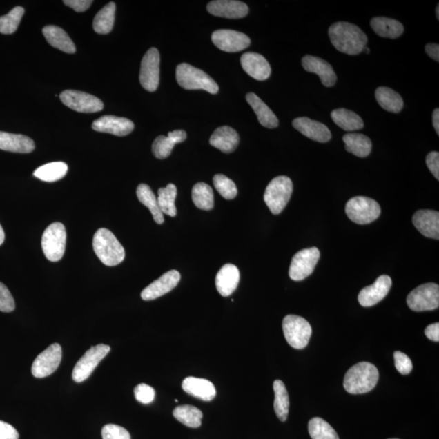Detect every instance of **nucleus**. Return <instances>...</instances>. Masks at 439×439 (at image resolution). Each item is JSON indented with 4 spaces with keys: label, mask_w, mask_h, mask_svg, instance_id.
<instances>
[{
    "label": "nucleus",
    "mask_w": 439,
    "mask_h": 439,
    "mask_svg": "<svg viewBox=\"0 0 439 439\" xmlns=\"http://www.w3.org/2000/svg\"><path fill=\"white\" fill-rule=\"evenodd\" d=\"M331 118L335 124L345 131H355L363 129L362 118L358 114L346 108L333 110Z\"/></svg>",
    "instance_id": "obj_32"
},
{
    "label": "nucleus",
    "mask_w": 439,
    "mask_h": 439,
    "mask_svg": "<svg viewBox=\"0 0 439 439\" xmlns=\"http://www.w3.org/2000/svg\"><path fill=\"white\" fill-rule=\"evenodd\" d=\"M159 63V53L155 48L149 49L142 59L139 81L142 86L150 92H153L158 88Z\"/></svg>",
    "instance_id": "obj_13"
},
{
    "label": "nucleus",
    "mask_w": 439,
    "mask_h": 439,
    "mask_svg": "<svg viewBox=\"0 0 439 439\" xmlns=\"http://www.w3.org/2000/svg\"><path fill=\"white\" fill-rule=\"evenodd\" d=\"M192 200L198 208L210 211L214 207V194L212 187L204 182H199L192 189Z\"/></svg>",
    "instance_id": "obj_39"
},
{
    "label": "nucleus",
    "mask_w": 439,
    "mask_h": 439,
    "mask_svg": "<svg viewBox=\"0 0 439 439\" xmlns=\"http://www.w3.org/2000/svg\"><path fill=\"white\" fill-rule=\"evenodd\" d=\"M392 286L391 278L387 275L378 277L373 285L366 286L360 292L359 303L363 307L368 308L376 305L388 295Z\"/></svg>",
    "instance_id": "obj_17"
},
{
    "label": "nucleus",
    "mask_w": 439,
    "mask_h": 439,
    "mask_svg": "<svg viewBox=\"0 0 439 439\" xmlns=\"http://www.w3.org/2000/svg\"><path fill=\"white\" fill-rule=\"evenodd\" d=\"M433 126L434 130H436L437 135H439V109H434L433 113Z\"/></svg>",
    "instance_id": "obj_54"
},
{
    "label": "nucleus",
    "mask_w": 439,
    "mask_h": 439,
    "mask_svg": "<svg viewBox=\"0 0 439 439\" xmlns=\"http://www.w3.org/2000/svg\"><path fill=\"white\" fill-rule=\"evenodd\" d=\"M173 417L186 427L198 428L201 427L203 413L199 409L191 405L178 406L173 410Z\"/></svg>",
    "instance_id": "obj_38"
},
{
    "label": "nucleus",
    "mask_w": 439,
    "mask_h": 439,
    "mask_svg": "<svg viewBox=\"0 0 439 439\" xmlns=\"http://www.w3.org/2000/svg\"><path fill=\"white\" fill-rule=\"evenodd\" d=\"M378 379L379 372L376 366L369 362H360L352 366L347 372L344 387L350 394H364L376 387Z\"/></svg>",
    "instance_id": "obj_2"
},
{
    "label": "nucleus",
    "mask_w": 439,
    "mask_h": 439,
    "mask_svg": "<svg viewBox=\"0 0 439 439\" xmlns=\"http://www.w3.org/2000/svg\"><path fill=\"white\" fill-rule=\"evenodd\" d=\"M135 399L144 404H148L155 400V392L152 387L141 383L135 388Z\"/></svg>",
    "instance_id": "obj_47"
},
{
    "label": "nucleus",
    "mask_w": 439,
    "mask_h": 439,
    "mask_svg": "<svg viewBox=\"0 0 439 439\" xmlns=\"http://www.w3.org/2000/svg\"><path fill=\"white\" fill-rule=\"evenodd\" d=\"M347 216L359 225H367L380 216V205L373 199L358 196L349 200L346 204Z\"/></svg>",
    "instance_id": "obj_7"
},
{
    "label": "nucleus",
    "mask_w": 439,
    "mask_h": 439,
    "mask_svg": "<svg viewBox=\"0 0 439 439\" xmlns=\"http://www.w3.org/2000/svg\"><path fill=\"white\" fill-rule=\"evenodd\" d=\"M66 230L61 223L50 225L42 237L43 253L50 262H57L63 258L66 246Z\"/></svg>",
    "instance_id": "obj_8"
},
{
    "label": "nucleus",
    "mask_w": 439,
    "mask_h": 439,
    "mask_svg": "<svg viewBox=\"0 0 439 439\" xmlns=\"http://www.w3.org/2000/svg\"><path fill=\"white\" fill-rule=\"evenodd\" d=\"M331 43L338 51L351 56L362 52L367 36L358 26L349 22H336L329 29Z\"/></svg>",
    "instance_id": "obj_1"
},
{
    "label": "nucleus",
    "mask_w": 439,
    "mask_h": 439,
    "mask_svg": "<svg viewBox=\"0 0 439 439\" xmlns=\"http://www.w3.org/2000/svg\"><path fill=\"white\" fill-rule=\"evenodd\" d=\"M375 97L380 106L388 112L399 113L404 108L401 96L391 88L381 86L375 91Z\"/></svg>",
    "instance_id": "obj_34"
},
{
    "label": "nucleus",
    "mask_w": 439,
    "mask_h": 439,
    "mask_svg": "<svg viewBox=\"0 0 439 439\" xmlns=\"http://www.w3.org/2000/svg\"><path fill=\"white\" fill-rule=\"evenodd\" d=\"M396 368L402 375H408L413 370V363L408 355L399 351L394 353Z\"/></svg>",
    "instance_id": "obj_48"
},
{
    "label": "nucleus",
    "mask_w": 439,
    "mask_h": 439,
    "mask_svg": "<svg viewBox=\"0 0 439 439\" xmlns=\"http://www.w3.org/2000/svg\"><path fill=\"white\" fill-rule=\"evenodd\" d=\"M62 103L67 107L82 113H93L102 111L104 104L92 95L75 90L63 91L59 95Z\"/></svg>",
    "instance_id": "obj_12"
},
{
    "label": "nucleus",
    "mask_w": 439,
    "mask_h": 439,
    "mask_svg": "<svg viewBox=\"0 0 439 439\" xmlns=\"http://www.w3.org/2000/svg\"><path fill=\"white\" fill-rule=\"evenodd\" d=\"M240 281V272L235 264H226L220 269L216 277V287L219 294L228 297L237 289Z\"/></svg>",
    "instance_id": "obj_24"
},
{
    "label": "nucleus",
    "mask_w": 439,
    "mask_h": 439,
    "mask_svg": "<svg viewBox=\"0 0 439 439\" xmlns=\"http://www.w3.org/2000/svg\"><path fill=\"white\" fill-rule=\"evenodd\" d=\"M274 395V411H275L277 417L281 422H286L289 413L290 400L289 395L285 386L281 380H276L273 382Z\"/></svg>",
    "instance_id": "obj_37"
},
{
    "label": "nucleus",
    "mask_w": 439,
    "mask_h": 439,
    "mask_svg": "<svg viewBox=\"0 0 439 439\" xmlns=\"http://www.w3.org/2000/svg\"><path fill=\"white\" fill-rule=\"evenodd\" d=\"M283 333L288 344L295 349L307 347L312 335V327L307 320L296 315H287L282 322Z\"/></svg>",
    "instance_id": "obj_6"
},
{
    "label": "nucleus",
    "mask_w": 439,
    "mask_h": 439,
    "mask_svg": "<svg viewBox=\"0 0 439 439\" xmlns=\"http://www.w3.org/2000/svg\"><path fill=\"white\" fill-rule=\"evenodd\" d=\"M241 65L244 70L255 80H266L271 75V65L266 59L258 53L246 52L242 55Z\"/></svg>",
    "instance_id": "obj_21"
},
{
    "label": "nucleus",
    "mask_w": 439,
    "mask_h": 439,
    "mask_svg": "<svg viewBox=\"0 0 439 439\" xmlns=\"http://www.w3.org/2000/svg\"><path fill=\"white\" fill-rule=\"evenodd\" d=\"M43 34L48 43L53 48L68 54L76 52L75 45L70 36L59 27L56 26H45L43 29Z\"/></svg>",
    "instance_id": "obj_29"
},
{
    "label": "nucleus",
    "mask_w": 439,
    "mask_h": 439,
    "mask_svg": "<svg viewBox=\"0 0 439 439\" xmlns=\"http://www.w3.org/2000/svg\"><path fill=\"white\" fill-rule=\"evenodd\" d=\"M295 129L309 139L319 143H327L331 139V132L321 122L311 120L308 117H298L292 122Z\"/></svg>",
    "instance_id": "obj_20"
},
{
    "label": "nucleus",
    "mask_w": 439,
    "mask_h": 439,
    "mask_svg": "<svg viewBox=\"0 0 439 439\" xmlns=\"http://www.w3.org/2000/svg\"><path fill=\"white\" fill-rule=\"evenodd\" d=\"M390 439H399V438H390Z\"/></svg>",
    "instance_id": "obj_58"
},
{
    "label": "nucleus",
    "mask_w": 439,
    "mask_h": 439,
    "mask_svg": "<svg viewBox=\"0 0 439 439\" xmlns=\"http://www.w3.org/2000/svg\"><path fill=\"white\" fill-rule=\"evenodd\" d=\"M321 256L317 248H311L300 251L293 256L289 269V275L292 280L302 281L313 273L315 265Z\"/></svg>",
    "instance_id": "obj_11"
},
{
    "label": "nucleus",
    "mask_w": 439,
    "mask_h": 439,
    "mask_svg": "<svg viewBox=\"0 0 439 439\" xmlns=\"http://www.w3.org/2000/svg\"><path fill=\"white\" fill-rule=\"evenodd\" d=\"M186 139V133L182 130L169 132L168 136L161 135L155 139L153 153L155 157L164 159L170 155L177 144H181Z\"/></svg>",
    "instance_id": "obj_27"
},
{
    "label": "nucleus",
    "mask_w": 439,
    "mask_h": 439,
    "mask_svg": "<svg viewBox=\"0 0 439 439\" xmlns=\"http://www.w3.org/2000/svg\"><path fill=\"white\" fill-rule=\"evenodd\" d=\"M116 3L111 2L105 6L95 17L93 28L96 33L107 35L112 31L115 21Z\"/></svg>",
    "instance_id": "obj_35"
},
{
    "label": "nucleus",
    "mask_w": 439,
    "mask_h": 439,
    "mask_svg": "<svg viewBox=\"0 0 439 439\" xmlns=\"http://www.w3.org/2000/svg\"><path fill=\"white\" fill-rule=\"evenodd\" d=\"M413 225L425 237L438 240L439 213L433 210H420L413 215Z\"/></svg>",
    "instance_id": "obj_23"
},
{
    "label": "nucleus",
    "mask_w": 439,
    "mask_h": 439,
    "mask_svg": "<svg viewBox=\"0 0 439 439\" xmlns=\"http://www.w3.org/2000/svg\"><path fill=\"white\" fill-rule=\"evenodd\" d=\"M213 184L215 188L220 195L226 199H234L237 194L235 183L230 178L223 175H217L213 177Z\"/></svg>",
    "instance_id": "obj_44"
},
{
    "label": "nucleus",
    "mask_w": 439,
    "mask_h": 439,
    "mask_svg": "<svg viewBox=\"0 0 439 439\" xmlns=\"http://www.w3.org/2000/svg\"><path fill=\"white\" fill-rule=\"evenodd\" d=\"M18 438H19V433L12 425L0 420V439Z\"/></svg>",
    "instance_id": "obj_49"
},
{
    "label": "nucleus",
    "mask_w": 439,
    "mask_h": 439,
    "mask_svg": "<svg viewBox=\"0 0 439 439\" xmlns=\"http://www.w3.org/2000/svg\"><path fill=\"white\" fill-rule=\"evenodd\" d=\"M407 304L414 312L432 311L439 307V286L425 283L416 288L407 298Z\"/></svg>",
    "instance_id": "obj_9"
},
{
    "label": "nucleus",
    "mask_w": 439,
    "mask_h": 439,
    "mask_svg": "<svg viewBox=\"0 0 439 439\" xmlns=\"http://www.w3.org/2000/svg\"><path fill=\"white\" fill-rule=\"evenodd\" d=\"M210 144L224 153H231L240 144V135L230 126H222L214 131Z\"/></svg>",
    "instance_id": "obj_26"
},
{
    "label": "nucleus",
    "mask_w": 439,
    "mask_h": 439,
    "mask_svg": "<svg viewBox=\"0 0 439 439\" xmlns=\"http://www.w3.org/2000/svg\"><path fill=\"white\" fill-rule=\"evenodd\" d=\"M375 33L382 38L397 39L404 33V26L400 21L387 17H374L370 22Z\"/></svg>",
    "instance_id": "obj_31"
},
{
    "label": "nucleus",
    "mask_w": 439,
    "mask_h": 439,
    "mask_svg": "<svg viewBox=\"0 0 439 439\" xmlns=\"http://www.w3.org/2000/svg\"><path fill=\"white\" fill-rule=\"evenodd\" d=\"M4 240H6V235H4V231L1 225H0V246L3 244Z\"/></svg>",
    "instance_id": "obj_55"
},
{
    "label": "nucleus",
    "mask_w": 439,
    "mask_h": 439,
    "mask_svg": "<svg viewBox=\"0 0 439 439\" xmlns=\"http://www.w3.org/2000/svg\"><path fill=\"white\" fill-rule=\"evenodd\" d=\"M177 190L175 184H168L164 188L158 190L157 202L159 209L163 214H166L171 217H176L177 208L175 206V199L177 197Z\"/></svg>",
    "instance_id": "obj_41"
},
{
    "label": "nucleus",
    "mask_w": 439,
    "mask_h": 439,
    "mask_svg": "<svg viewBox=\"0 0 439 439\" xmlns=\"http://www.w3.org/2000/svg\"><path fill=\"white\" fill-rule=\"evenodd\" d=\"M182 386L187 394L203 401H211L217 395L213 383L207 379L188 377L184 379Z\"/></svg>",
    "instance_id": "obj_25"
},
{
    "label": "nucleus",
    "mask_w": 439,
    "mask_h": 439,
    "mask_svg": "<svg viewBox=\"0 0 439 439\" xmlns=\"http://www.w3.org/2000/svg\"><path fill=\"white\" fill-rule=\"evenodd\" d=\"M293 192V183L286 176H279L269 182L264 195V200L271 212L280 214L289 202Z\"/></svg>",
    "instance_id": "obj_5"
},
{
    "label": "nucleus",
    "mask_w": 439,
    "mask_h": 439,
    "mask_svg": "<svg viewBox=\"0 0 439 439\" xmlns=\"http://www.w3.org/2000/svg\"><path fill=\"white\" fill-rule=\"evenodd\" d=\"M425 335L429 340L438 342L439 341V324L433 323L429 324L425 329Z\"/></svg>",
    "instance_id": "obj_52"
},
{
    "label": "nucleus",
    "mask_w": 439,
    "mask_h": 439,
    "mask_svg": "<svg viewBox=\"0 0 439 439\" xmlns=\"http://www.w3.org/2000/svg\"><path fill=\"white\" fill-rule=\"evenodd\" d=\"M207 9L212 15L240 19L248 14L249 8L246 3L235 0H216L208 4Z\"/></svg>",
    "instance_id": "obj_19"
},
{
    "label": "nucleus",
    "mask_w": 439,
    "mask_h": 439,
    "mask_svg": "<svg viewBox=\"0 0 439 439\" xmlns=\"http://www.w3.org/2000/svg\"><path fill=\"white\" fill-rule=\"evenodd\" d=\"M137 196L140 201L152 213L154 221L162 225L164 222V214L159 208L157 198L150 187L146 184H140L137 188Z\"/></svg>",
    "instance_id": "obj_36"
},
{
    "label": "nucleus",
    "mask_w": 439,
    "mask_h": 439,
    "mask_svg": "<svg viewBox=\"0 0 439 439\" xmlns=\"http://www.w3.org/2000/svg\"><path fill=\"white\" fill-rule=\"evenodd\" d=\"M93 248L100 262L107 266H116L125 259L124 248L108 228H101L95 233Z\"/></svg>",
    "instance_id": "obj_3"
},
{
    "label": "nucleus",
    "mask_w": 439,
    "mask_h": 439,
    "mask_svg": "<svg viewBox=\"0 0 439 439\" xmlns=\"http://www.w3.org/2000/svg\"><path fill=\"white\" fill-rule=\"evenodd\" d=\"M68 166L64 162H52L37 168L34 176L47 182H54L62 179L66 175Z\"/></svg>",
    "instance_id": "obj_40"
},
{
    "label": "nucleus",
    "mask_w": 439,
    "mask_h": 439,
    "mask_svg": "<svg viewBox=\"0 0 439 439\" xmlns=\"http://www.w3.org/2000/svg\"><path fill=\"white\" fill-rule=\"evenodd\" d=\"M425 52L434 61H439V46L437 43H428L425 46Z\"/></svg>",
    "instance_id": "obj_53"
},
{
    "label": "nucleus",
    "mask_w": 439,
    "mask_h": 439,
    "mask_svg": "<svg viewBox=\"0 0 439 439\" xmlns=\"http://www.w3.org/2000/svg\"><path fill=\"white\" fill-rule=\"evenodd\" d=\"M92 129L116 136H126L134 130L135 125L129 119L115 116H104L95 121Z\"/></svg>",
    "instance_id": "obj_18"
},
{
    "label": "nucleus",
    "mask_w": 439,
    "mask_h": 439,
    "mask_svg": "<svg viewBox=\"0 0 439 439\" xmlns=\"http://www.w3.org/2000/svg\"><path fill=\"white\" fill-rule=\"evenodd\" d=\"M102 437L103 439H131L130 433L125 428L113 424L104 427Z\"/></svg>",
    "instance_id": "obj_45"
},
{
    "label": "nucleus",
    "mask_w": 439,
    "mask_h": 439,
    "mask_svg": "<svg viewBox=\"0 0 439 439\" xmlns=\"http://www.w3.org/2000/svg\"><path fill=\"white\" fill-rule=\"evenodd\" d=\"M177 84L186 90H204L208 93L217 94L219 86L211 77L199 68L182 63L177 67Z\"/></svg>",
    "instance_id": "obj_4"
},
{
    "label": "nucleus",
    "mask_w": 439,
    "mask_h": 439,
    "mask_svg": "<svg viewBox=\"0 0 439 439\" xmlns=\"http://www.w3.org/2000/svg\"><path fill=\"white\" fill-rule=\"evenodd\" d=\"M25 9L22 7H16L8 13L7 15L0 17V33L3 35H12L17 31Z\"/></svg>",
    "instance_id": "obj_43"
},
{
    "label": "nucleus",
    "mask_w": 439,
    "mask_h": 439,
    "mask_svg": "<svg viewBox=\"0 0 439 439\" xmlns=\"http://www.w3.org/2000/svg\"><path fill=\"white\" fill-rule=\"evenodd\" d=\"M362 52H365L366 54H369L370 52V50L367 47H364Z\"/></svg>",
    "instance_id": "obj_56"
},
{
    "label": "nucleus",
    "mask_w": 439,
    "mask_h": 439,
    "mask_svg": "<svg viewBox=\"0 0 439 439\" xmlns=\"http://www.w3.org/2000/svg\"><path fill=\"white\" fill-rule=\"evenodd\" d=\"M345 148L347 152L360 158L367 157L371 153L372 142L362 134H347L344 136Z\"/></svg>",
    "instance_id": "obj_33"
},
{
    "label": "nucleus",
    "mask_w": 439,
    "mask_h": 439,
    "mask_svg": "<svg viewBox=\"0 0 439 439\" xmlns=\"http://www.w3.org/2000/svg\"><path fill=\"white\" fill-rule=\"evenodd\" d=\"M302 66L309 72L320 77L322 84L326 88H332L337 81V76L333 67L324 59L313 56H305L302 59Z\"/></svg>",
    "instance_id": "obj_22"
},
{
    "label": "nucleus",
    "mask_w": 439,
    "mask_h": 439,
    "mask_svg": "<svg viewBox=\"0 0 439 439\" xmlns=\"http://www.w3.org/2000/svg\"><path fill=\"white\" fill-rule=\"evenodd\" d=\"M15 301L8 287L0 282V312L11 313L15 309Z\"/></svg>",
    "instance_id": "obj_46"
},
{
    "label": "nucleus",
    "mask_w": 439,
    "mask_h": 439,
    "mask_svg": "<svg viewBox=\"0 0 439 439\" xmlns=\"http://www.w3.org/2000/svg\"><path fill=\"white\" fill-rule=\"evenodd\" d=\"M64 3L77 12H85L90 7L93 1L91 0H65Z\"/></svg>",
    "instance_id": "obj_51"
},
{
    "label": "nucleus",
    "mask_w": 439,
    "mask_h": 439,
    "mask_svg": "<svg viewBox=\"0 0 439 439\" xmlns=\"http://www.w3.org/2000/svg\"><path fill=\"white\" fill-rule=\"evenodd\" d=\"M35 148L34 141L29 137L0 131V150L15 153H30Z\"/></svg>",
    "instance_id": "obj_28"
},
{
    "label": "nucleus",
    "mask_w": 439,
    "mask_h": 439,
    "mask_svg": "<svg viewBox=\"0 0 439 439\" xmlns=\"http://www.w3.org/2000/svg\"><path fill=\"white\" fill-rule=\"evenodd\" d=\"M427 164L429 171L437 180L439 179V154L437 152L429 153L427 157Z\"/></svg>",
    "instance_id": "obj_50"
},
{
    "label": "nucleus",
    "mask_w": 439,
    "mask_h": 439,
    "mask_svg": "<svg viewBox=\"0 0 439 439\" xmlns=\"http://www.w3.org/2000/svg\"><path fill=\"white\" fill-rule=\"evenodd\" d=\"M246 99L250 106L254 110L260 124L269 128V129H273V128L277 127L278 119L275 114L257 95L254 93H248L246 96Z\"/></svg>",
    "instance_id": "obj_30"
},
{
    "label": "nucleus",
    "mask_w": 439,
    "mask_h": 439,
    "mask_svg": "<svg viewBox=\"0 0 439 439\" xmlns=\"http://www.w3.org/2000/svg\"><path fill=\"white\" fill-rule=\"evenodd\" d=\"M436 12H437V19L438 20L439 19V6H437V8H436Z\"/></svg>",
    "instance_id": "obj_57"
},
{
    "label": "nucleus",
    "mask_w": 439,
    "mask_h": 439,
    "mask_svg": "<svg viewBox=\"0 0 439 439\" xmlns=\"http://www.w3.org/2000/svg\"><path fill=\"white\" fill-rule=\"evenodd\" d=\"M181 280V274L177 271H170L164 273L161 277L146 286L142 291L141 297L145 301L154 300L166 295L177 286Z\"/></svg>",
    "instance_id": "obj_16"
},
{
    "label": "nucleus",
    "mask_w": 439,
    "mask_h": 439,
    "mask_svg": "<svg viewBox=\"0 0 439 439\" xmlns=\"http://www.w3.org/2000/svg\"><path fill=\"white\" fill-rule=\"evenodd\" d=\"M309 432L313 439H340L331 425L321 418L310 420Z\"/></svg>",
    "instance_id": "obj_42"
},
{
    "label": "nucleus",
    "mask_w": 439,
    "mask_h": 439,
    "mask_svg": "<svg viewBox=\"0 0 439 439\" xmlns=\"http://www.w3.org/2000/svg\"><path fill=\"white\" fill-rule=\"evenodd\" d=\"M110 350H111L110 347L105 344L91 347L73 369L72 375L73 381L77 383L86 381L105 356L109 353Z\"/></svg>",
    "instance_id": "obj_10"
},
{
    "label": "nucleus",
    "mask_w": 439,
    "mask_h": 439,
    "mask_svg": "<svg viewBox=\"0 0 439 439\" xmlns=\"http://www.w3.org/2000/svg\"><path fill=\"white\" fill-rule=\"evenodd\" d=\"M62 359L61 345L53 344L37 356L32 364V374L37 378H43L56 372Z\"/></svg>",
    "instance_id": "obj_14"
},
{
    "label": "nucleus",
    "mask_w": 439,
    "mask_h": 439,
    "mask_svg": "<svg viewBox=\"0 0 439 439\" xmlns=\"http://www.w3.org/2000/svg\"><path fill=\"white\" fill-rule=\"evenodd\" d=\"M212 40L215 46L226 52L242 51L251 44L248 35L231 30H218L213 32Z\"/></svg>",
    "instance_id": "obj_15"
}]
</instances>
